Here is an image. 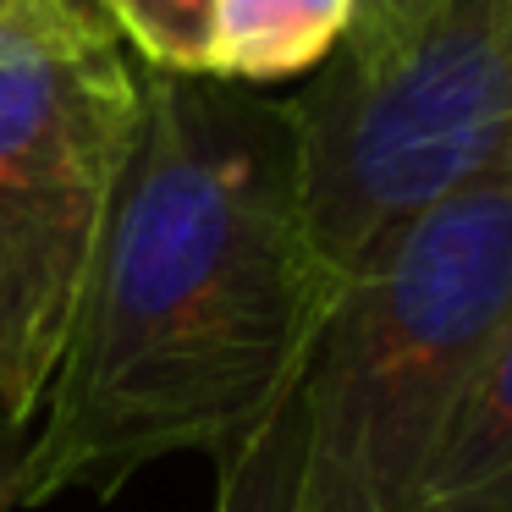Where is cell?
<instances>
[{"label": "cell", "mask_w": 512, "mask_h": 512, "mask_svg": "<svg viewBox=\"0 0 512 512\" xmlns=\"http://www.w3.org/2000/svg\"><path fill=\"white\" fill-rule=\"evenodd\" d=\"M336 298L287 100L138 67V133L28 435L23 507L111 501L160 457L248 446L292 402Z\"/></svg>", "instance_id": "1"}, {"label": "cell", "mask_w": 512, "mask_h": 512, "mask_svg": "<svg viewBox=\"0 0 512 512\" xmlns=\"http://www.w3.org/2000/svg\"><path fill=\"white\" fill-rule=\"evenodd\" d=\"M512 314V177L402 221L342 281L298 380L292 512H419L485 347Z\"/></svg>", "instance_id": "2"}, {"label": "cell", "mask_w": 512, "mask_h": 512, "mask_svg": "<svg viewBox=\"0 0 512 512\" xmlns=\"http://www.w3.org/2000/svg\"><path fill=\"white\" fill-rule=\"evenodd\" d=\"M138 133V61L94 0L0 17V430H34Z\"/></svg>", "instance_id": "3"}, {"label": "cell", "mask_w": 512, "mask_h": 512, "mask_svg": "<svg viewBox=\"0 0 512 512\" xmlns=\"http://www.w3.org/2000/svg\"><path fill=\"white\" fill-rule=\"evenodd\" d=\"M287 116L314 248L347 281L435 199L512 177V0H430L402 34L342 45Z\"/></svg>", "instance_id": "4"}, {"label": "cell", "mask_w": 512, "mask_h": 512, "mask_svg": "<svg viewBox=\"0 0 512 512\" xmlns=\"http://www.w3.org/2000/svg\"><path fill=\"white\" fill-rule=\"evenodd\" d=\"M419 512H512V314L457 402Z\"/></svg>", "instance_id": "5"}, {"label": "cell", "mask_w": 512, "mask_h": 512, "mask_svg": "<svg viewBox=\"0 0 512 512\" xmlns=\"http://www.w3.org/2000/svg\"><path fill=\"white\" fill-rule=\"evenodd\" d=\"M358 23V0H215L210 78L276 89L314 78Z\"/></svg>", "instance_id": "6"}, {"label": "cell", "mask_w": 512, "mask_h": 512, "mask_svg": "<svg viewBox=\"0 0 512 512\" xmlns=\"http://www.w3.org/2000/svg\"><path fill=\"white\" fill-rule=\"evenodd\" d=\"M94 6L149 72L210 78L215 0H94Z\"/></svg>", "instance_id": "7"}, {"label": "cell", "mask_w": 512, "mask_h": 512, "mask_svg": "<svg viewBox=\"0 0 512 512\" xmlns=\"http://www.w3.org/2000/svg\"><path fill=\"white\" fill-rule=\"evenodd\" d=\"M298 474V391L248 446L215 457V512H292Z\"/></svg>", "instance_id": "8"}, {"label": "cell", "mask_w": 512, "mask_h": 512, "mask_svg": "<svg viewBox=\"0 0 512 512\" xmlns=\"http://www.w3.org/2000/svg\"><path fill=\"white\" fill-rule=\"evenodd\" d=\"M424 6L430 0H358V23L347 34V50H364V45H380V39L402 34Z\"/></svg>", "instance_id": "9"}, {"label": "cell", "mask_w": 512, "mask_h": 512, "mask_svg": "<svg viewBox=\"0 0 512 512\" xmlns=\"http://www.w3.org/2000/svg\"><path fill=\"white\" fill-rule=\"evenodd\" d=\"M28 435H34V430H0V512H23Z\"/></svg>", "instance_id": "10"}, {"label": "cell", "mask_w": 512, "mask_h": 512, "mask_svg": "<svg viewBox=\"0 0 512 512\" xmlns=\"http://www.w3.org/2000/svg\"><path fill=\"white\" fill-rule=\"evenodd\" d=\"M17 6H28V0H0V17H6V12H17Z\"/></svg>", "instance_id": "11"}]
</instances>
